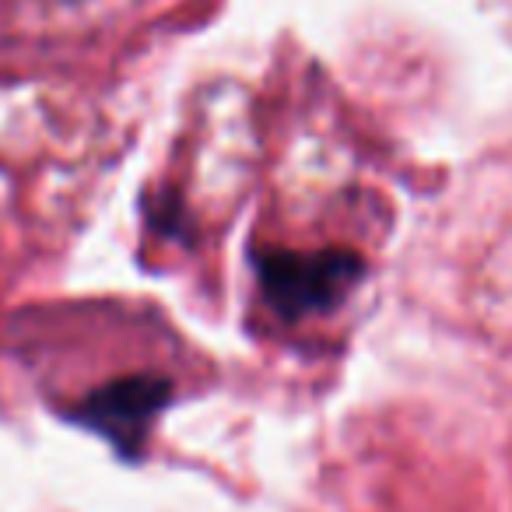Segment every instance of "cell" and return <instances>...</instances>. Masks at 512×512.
Returning a JSON list of instances; mask_svg holds the SVG:
<instances>
[{
  "label": "cell",
  "mask_w": 512,
  "mask_h": 512,
  "mask_svg": "<svg viewBox=\"0 0 512 512\" xmlns=\"http://www.w3.org/2000/svg\"><path fill=\"white\" fill-rule=\"evenodd\" d=\"M362 278V260L355 253L327 249V253H274L260 256V285L264 299L288 320L337 306L351 285Z\"/></svg>",
  "instance_id": "6da1fadb"
},
{
  "label": "cell",
  "mask_w": 512,
  "mask_h": 512,
  "mask_svg": "<svg viewBox=\"0 0 512 512\" xmlns=\"http://www.w3.org/2000/svg\"><path fill=\"white\" fill-rule=\"evenodd\" d=\"M169 383L158 376H123L99 386L81 407V421L113 442L120 453L134 456L144 446V432L155 414L169 404Z\"/></svg>",
  "instance_id": "7a4b0ae2"
}]
</instances>
